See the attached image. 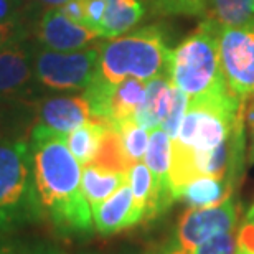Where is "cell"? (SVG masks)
Masks as SVG:
<instances>
[{
	"mask_svg": "<svg viewBox=\"0 0 254 254\" xmlns=\"http://www.w3.org/2000/svg\"><path fill=\"white\" fill-rule=\"evenodd\" d=\"M245 124L243 101L231 89L189 101L179 135L172 144L193 152L216 149Z\"/></svg>",
	"mask_w": 254,
	"mask_h": 254,
	"instance_id": "277c9868",
	"label": "cell"
},
{
	"mask_svg": "<svg viewBox=\"0 0 254 254\" xmlns=\"http://www.w3.org/2000/svg\"><path fill=\"white\" fill-rule=\"evenodd\" d=\"M251 218H254V205L248 210V213H246V220H251Z\"/></svg>",
	"mask_w": 254,
	"mask_h": 254,
	"instance_id": "1f68e13d",
	"label": "cell"
},
{
	"mask_svg": "<svg viewBox=\"0 0 254 254\" xmlns=\"http://www.w3.org/2000/svg\"><path fill=\"white\" fill-rule=\"evenodd\" d=\"M37 2L43 3V5H48V7H63L68 0H37Z\"/></svg>",
	"mask_w": 254,
	"mask_h": 254,
	"instance_id": "4dcf8cb0",
	"label": "cell"
},
{
	"mask_svg": "<svg viewBox=\"0 0 254 254\" xmlns=\"http://www.w3.org/2000/svg\"><path fill=\"white\" fill-rule=\"evenodd\" d=\"M89 121L94 118L83 96H57L38 106V124L64 135Z\"/></svg>",
	"mask_w": 254,
	"mask_h": 254,
	"instance_id": "30bf717a",
	"label": "cell"
},
{
	"mask_svg": "<svg viewBox=\"0 0 254 254\" xmlns=\"http://www.w3.org/2000/svg\"><path fill=\"white\" fill-rule=\"evenodd\" d=\"M170 155H172V139L169 137V134L162 127H157V129L150 130L149 145H147L144 159H145V165L149 167L150 174L154 177V184L164 210H167L174 203V196H172V190H170V180H169Z\"/></svg>",
	"mask_w": 254,
	"mask_h": 254,
	"instance_id": "7c38bea8",
	"label": "cell"
},
{
	"mask_svg": "<svg viewBox=\"0 0 254 254\" xmlns=\"http://www.w3.org/2000/svg\"><path fill=\"white\" fill-rule=\"evenodd\" d=\"M30 155L42 215L63 233L91 231L93 216L81 189V165L66 145V135L37 124Z\"/></svg>",
	"mask_w": 254,
	"mask_h": 254,
	"instance_id": "6da1fadb",
	"label": "cell"
},
{
	"mask_svg": "<svg viewBox=\"0 0 254 254\" xmlns=\"http://www.w3.org/2000/svg\"><path fill=\"white\" fill-rule=\"evenodd\" d=\"M235 184L228 179L218 177H198L184 187L177 200L185 201L190 208L213 206L231 198Z\"/></svg>",
	"mask_w": 254,
	"mask_h": 254,
	"instance_id": "2e32d148",
	"label": "cell"
},
{
	"mask_svg": "<svg viewBox=\"0 0 254 254\" xmlns=\"http://www.w3.org/2000/svg\"><path fill=\"white\" fill-rule=\"evenodd\" d=\"M243 116H245V123L248 124L251 135V147H250V162L254 164V93L250 94L243 101Z\"/></svg>",
	"mask_w": 254,
	"mask_h": 254,
	"instance_id": "83f0119b",
	"label": "cell"
},
{
	"mask_svg": "<svg viewBox=\"0 0 254 254\" xmlns=\"http://www.w3.org/2000/svg\"><path fill=\"white\" fill-rule=\"evenodd\" d=\"M32 79V63L18 42L0 48V96L18 93Z\"/></svg>",
	"mask_w": 254,
	"mask_h": 254,
	"instance_id": "5bb4252c",
	"label": "cell"
},
{
	"mask_svg": "<svg viewBox=\"0 0 254 254\" xmlns=\"http://www.w3.org/2000/svg\"><path fill=\"white\" fill-rule=\"evenodd\" d=\"M113 127L119 132L126 157L130 162V165L144 159L147 145H149V130L137 124L134 119L123 121Z\"/></svg>",
	"mask_w": 254,
	"mask_h": 254,
	"instance_id": "44dd1931",
	"label": "cell"
},
{
	"mask_svg": "<svg viewBox=\"0 0 254 254\" xmlns=\"http://www.w3.org/2000/svg\"><path fill=\"white\" fill-rule=\"evenodd\" d=\"M30 144L0 140V231H13L40 220Z\"/></svg>",
	"mask_w": 254,
	"mask_h": 254,
	"instance_id": "5b68a950",
	"label": "cell"
},
{
	"mask_svg": "<svg viewBox=\"0 0 254 254\" xmlns=\"http://www.w3.org/2000/svg\"><path fill=\"white\" fill-rule=\"evenodd\" d=\"M236 231L238 230L210 238L208 241L201 243L191 254H235Z\"/></svg>",
	"mask_w": 254,
	"mask_h": 254,
	"instance_id": "cb8c5ba5",
	"label": "cell"
},
{
	"mask_svg": "<svg viewBox=\"0 0 254 254\" xmlns=\"http://www.w3.org/2000/svg\"><path fill=\"white\" fill-rule=\"evenodd\" d=\"M91 164L96 167H101V169H106V170L124 172V174H127L132 167L130 162L127 160V157H126L119 132L116 130L113 126H108L103 139H101L99 149L96 152Z\"/></svg>",
	"mask_w": 254,
	"mask_h": 254,
	"instance_id": "d6986e66",
	"label": "cell"
},
{
	"mask_svg": "<svg viewBox=\"0 0 254 254\" xmlns=\"http://www.w3.org/2000/svg\"><path fill=\"white\" fill-rule=\"evenodd\" d=\"M169 254H180V253H177V251H172V253H169Z\"/></svg>",
	"mask_w": 254,
	"mask_h": 254,
	"instance_id": "d6a6232c",
	"label": "cell"
},
{
	"mask_svg": "<svg viewBox=\"0 0 254 254\" xmlns=\"http://www.w3.org/2000/svg\"><path fill=\"white\" fill-rule=\"evenodd\" d=\"M20 37H22V28L15 20H12V22H0V48L18 42Z\"/></svg>",
	"mask_w": 254,
	"mask_h": 254,
	"instance_id": "4316f807",
	"label": "cell"
},
{
	"mask_svg": "<svg viewBox=\"0 0 254 254\" xmlns=\"http://www.w3.org/2000/svg\"><path fill=\"white\" fill-rule=\"evenodd\" d=\"M0 254H63V253L48 246H5L0 248Z\"/></svg>",
	"mask_w": 254,
	"mask_h": 254,
	"instance_id": "f1b7e54d",
	"label": "cell"
},
{
	"mask_svg": "<svg viewBox=\"0 0 254 254\" xmlns=\"http://www.w3.org/2000/svg\"><path fill=\"white\" fill-rule=\"evenodd\" d=\"M106 8L98 35L103 38H116L135 27L145 13L142 0H104Z\"/></svg>",
	"mask_w": 254,
	"mask_h": 254,
	"instance_id": "9a60e30c",
	"label": "cell"
},
{
	"mask_svg": "<svg viewBox=\"0 0 254 254\" xmlns=\"http://www.w3.org/2000/svg\"><path fill=\"white\" fill-rule=\"evenodd\" d=\"M40 43L55 52H76L98 38V33L71 20L60 7H50L38 23Z\"/></svg>",
	"mask_w": 254,
	"mask_h": 254,
	"instance_id": "9c48e42d",
	"label": "cell"
},
{
	"mask_svg": "<svg viewBox=\"0 0 254 254\" xmlns=\"http://www.w3.org/2000/svg\"><path fill=\"white\" fill-rule=\"evenodd\" d=\"M174 83L169 74H160L145 83V98L139 111L134 116V121L147 130L162 127L170 108Z\"/></svg>",
	"mask_w": 254,
	"mask_h": 254,
	"instance_id": "4fadbf2b",
	"label": "cell"
},
{
	"mask_svg": "<svg viewBox=\"0 0 254 254\" xmlns=\"http://www.w3.org/2000/svg\"><path fill=\"white\" fill-rule=\"evenodd\" d=\"M213 20L221 27L254 25V0H210Z\"/></svg>",
	"mask_w": 254,
	"mask_h": 254,
	"instance_id": "ffe728a7",
	"label": "cell"
},
{
	"mask_svg": "<svg viewBox=\"0 0 254 254\" xmlns=\"http://www.w3.org/2000/svg\"><path fill=\"white\" fill-rule=\"evenodd\" d=\"M22 0H0V22H12L17 18Z\"/></svg>",
	"mask_w": 254,
	"mask_h": 254,
	"instance_id": "f546056e",
	"label": "cell"
},
{
	"mask_svg": "<svg viewBox=\"0 0 254 254\" xmlns=\"http://www.w3.org/2000/svg\"><path fill=\"white\" fill-rule=\"evenodd\" d=\"M235 254H254V218L246 220V223L236 231Z\"/></svg>",
	"mask_w": 254,
	"mask_h": 254,
	"instance_id": "d4e9b609",
	"label": "cell"
},
{
	"mask_svg": "<svg viewBox=\"0 0 254 254\" xmlns=\"http://www.w3.org/2000/svg\"><path fill=\"white\" fill-rule=\"evenodd\" d=\"M238 203L233 196L213 206L189 208L177 225V250L174 251L191 254L210 238L238 230Z\"/></svg>",
	"mask_w": 254,
	"mask_h": 254,
	"instance_id": "52a82bcc",
	"label": "cell"
},
{
	"mask_svg": "<svg viewBox=\"0 0 254 254\" xmlns=\"http://www.w3.org/2000/svg\"><path fill=\"white\" fill-rule=\"evenodd\" d=\"M91 216H93L96 230L103 235H114L139 225L140 220L135 213L134 196L129 184L121 187L108 200L91 208Z\"/></svg>",
	"mask_w": 254,
	"mask_h": 254,
	"instance_id": "8fae6325",
	"label": "cell"
},
{
	"mask_svg": "<svg viewBox=\"0 0 254 254\" xmlns=\"http://www.w3.org/2000/svg\"><path fill=\"white\" fill-rule=\"evenodd\" d=\"M170 57L164 32L159 27H145L101 43L98 74L113 84L126 78L147 83L155 76L169 74Z\"/></svg>",
	"mask_w": 254,
	"mask_h": 254,
	"instance_id": "3957f363",
	"label": "cell"
},
{
	"mask_svg": "<svg viewBox=\"0 0 254 254\" xmlns=\"http://www.w3.org/2000/svg\"><path fill=\"white\" fill-rule=\"evenodd\" d=\"M220 27L213 18L203 20L172 50L169 78L189 99L230 89L221 69Z\"/></svg>",
	"mask_w": 254,
	"mask_h": 254,
	"instance_id": "7a4b0ae2",
	"label": "cell"
},
{
	"mask_svg": "<svg viewBox=\"0 0 254 254\" xmlns=\"http://www.w3.org/2000/svg\"><path fill=\"white\" fill-rule=\"evenodd\" d=\"M84 7V27L98 33L101 20H103L106 2L104 0H83ZM99 37V35H98Z\"/></svg>",
	"mask_w": 254,
	"mask_h": 254,
	"instance_id": "484cf974",
	"label": "cell"
},
{
	"mask_svg": "<svg viewBox=\"0 0 254 254\" xmlns=\"http://www.w3.org/2000/svg\"><path fill=\"white\" fill-rule=\"evenodd\" d=\"M99 47L83 52L47 50L37 57L35 73L43 86L55 91L86 89L98 73Z\"/></svg>",
	"mask_w": 254,
	"mask_h": 254,
	"instance_id": "8992f818",
	"label": "cell"
},
{
	"mask_svg": "<svg viewBox=\"0 0 254 254\" xmlns=\"http://www.w3.org/2000/svg\"><path fill=\"white\" fill-rule=\"evenodd\" d=\"M108 126L109 124L103 121L94 119L66 134V145L74 155V159L79 162V165L84 167L93 162Z\"/></svg>",
	"mask_w": 254,
	"mask_h": 254,
	"instance_id": "ac0fdd59",
	"label": "cell"
},
{
	"mask_svg": "<svg viewBox=\"0 0 254 254\" xmlns=\"http://www.w3.org/2000/svg\"><path fill=\"white\" fill-rule=\"evenodd\" d=\"M126 184L127 174L124 172L106 170L93 164L84 165L81 172V189L91 208L108 200L114 191H118Z\"/></svg>",
	"mask_w": 254,
	"mask_h": 254,
	"instance_id": "e0dca14e",
	"label": "cell"
},
{
	"mask_svg": "<svg viewBox=\"0 0 254 254\" xmlns=\"http://www.w3.org/2000/svg\"><path fill=\"white\" fill-rule=\"evenodd\" d=\"M220 60L228 88L245 101L254 93V25L220 27Z\"/></svg>",
	"mask_w": 254,
	"mask_h": 254,
	"instance_id": "ba28073f",
	"label": "cell"
},
{
	"mask_svg": "<svg viewBox=\"0 0 254 254\" xmlns=\"http://www.w3.org/2000/svg\"><path fill=\"white\" fill-rule=\"evenodd\" d=\"M159 13L201 17L206 13V0H152Z\"/></svg>",
	"mask_w": 254,
	"mask_h": 254,
	"instance_id": "603a6c76",
	"label": "cell"
},
{
	"mask_svg": "<svg viewBox=\"0 0 254 254\" xmlns=\"http://www.w3.org/2000/svg\"><path fill=\"white\" fill-rule=\"evenodd\" d=\"M189 96L185 93L177 88L174 84V94H172V101H170V108H169V113H167V118L165 121L162 123V129H164L172 140L179 135V130H180V126H182V121H184V116H185V111L189 108Z\"/></svg>",
	"mask_w": 254,
	"mask_h": 254,
	"instance_id": "7402d4cb",
	"label": "cell"
}]
</instances>
